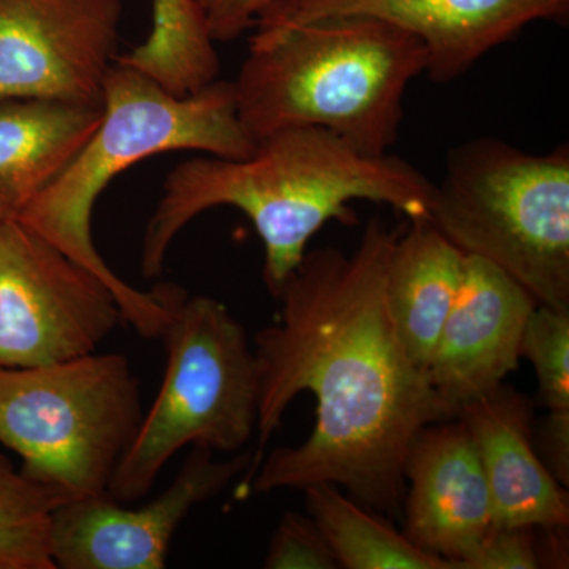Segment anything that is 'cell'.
<instances>
[{
    "label": "cell",
    "instance_id": "cell-1",
    "mask_svg": "<svg viewBox=\"0 0 569 569\" xmlns=\"http://www.w3.org/2000/svg\"><path fill=\"white\" fill-rule=\"evenodd\" d=\"M400 230L370 219L351 253L307 250L253 337L260 370L254 493L331 482L402 518L406 462L425 427L456 418L397 335L387 302Z\"/></svg>",
    "mask_w": 569,
    "mask_h": 569
},
{
    "label": "cell",
    "instance_id": "cell-2",
    "mask_svg": "<svg viewBox=\"0 0 569 569\" xmlns=\"http://www.w3.org/2000/svg\"><path fill=\"white\" fill-rule=\"evenodd\" d=\"M432 193L433 183L400 157L366 156L317 127L280 130L257 141L244 159L198 153L167 176L142 236V276L162 274L183 228L227 206L244 212L263 241V279L276 296L326 223L358 222L353 201L427 219Z\"/></svg>",
    "mask_w": 569,
    "mask_h": 569
},
{
    "label": "cell",
    "instance_id": "cell-3",
    "mask_svg": "<svg viewBox=\"0 0 569 569\" xmlns=\"http://www.w3.org/2000/svg\"><path fill=\"white\" fill-rule=\"evenodd\" d=\"M254 146L239 121L233 82L216 80L176 96L116 59L104 80L99 126L18 220L100 277L121 307L123 323L138 336L160 339L187 291L174 283L140 290L112 271L92 238L97 200L112 179L149 157L190 151L236 160Z\"/></svg>",
    "mask_w": 569,
    "mask_h": 569
},
{
    "label": "cell",
    "instance_id": "cell-4",
    "mask_svg": "<svg viewBox=\"0 0 569 569\" xmlns=\"http://www.w3.org/2000/svg\"><path fill=\"white\" fill-rule=\"evenodd\" d=\"M426 69L425 44L411 33L376 18L332 17L253 26L231 82L254 142L317 127L381 157L399 138L408 84Z\"/></svg>",
    "mask_w": 569,
    "mask_h": 569
},
{
    "label": "cell",
    "instance_id": "cell-5",
    "mask_svg": "<svg viewBox=\"0 0 569 569\" xmlns=\"http://www.w3.org/2000/svg\"><path fill=\"white\" fill-rule=\"evenodd\" d=\"M427 220L466 254L526 288L538 305L569 309V148L535 156L478 138L448 153Z\"/></svg>",
    "mask_w": 569,
    "mask_h": 569
},
{
    "label": "cell",
    "instance_id": "cell-6",
    "mask_svg": "<svg viewBox=\"0 0 569 569\" xmlns=\"http://www.w3.org/2000/svg\"><path fill=\"white\" fill-rule=\"evenodd\" d=\"M159 395L108 488L123 505L148 496L183 448L236 455L257 433L260 370L241 321L211 296L186 293L164 328Z\"/></svg>",
    "mask_w": 569,
    "mask_h": 569
},
{
    "label": "cell",
    "instance_id": "cell-7",
    "mask_svg": "<svg viewBox=\"0 0 569 569\" xmlns=\"http://www.w3.org/2000/svg\"><path fill=\"white\" fill-rule=\"evenodd\" d=\"M142 415L123 355L0 369V445L20 456L22 475L67 501L108 493Z\"/></svg>",
    "mask_w": 569,
    "mask_h": 569
},
{
    "label": "cell",
    "instance_id": "cell-8",
    "mask_svg": "<svg viewBox=\"0 0 569 569\" xmlns=\"http://www.w3.org/2000/svg\"><path fill=\"white\" fill-rule=\"evenodd\" d=\"M121 323L100 277L20 220L0 224V369L96 353Z\"/></svg>",
    "mask_w": 569,
    "mask_h": 569
},
{
    "label": "cell",
    "instance_id": "cell-9",
    "mask_svg": "<svg viewBox=\"0 0 569 569\" xmlns=\"http://www.w3.org/2000/svg\"><path fill=\"white\" fill-rule=\"evenodd\" d=\"M122 0H0V102L102 107Z\"/></svg>",
    "mask_w": 569,
    "mask_h": 569
},
{
    "label": "cell",
    "instance_id": "cell-10",
    "mask_svg": "<svg viewBox=\"0 0 569 569\" xmlns=\"http://www.w3.org/2000/svg\"><path fill=\"white\" fill-rule=\"evenodd\" d=\"M211 449L192 448L171 485L140 508H127L104 493L77 498L52 511L54 569H163L176 531L198 505L223 492L253 467L254 456L227 460Z\"/></svg>",
    "mask_w": 569,
    "mask_h": 569
},
{
    "label": "cell",
    "instance_id": "cell-11",
    "mask_svg": "<svg viewBox=\"0 0 569 569\" xmlns=\"http://www.w3.org/2000/svg\"><path fill=\"white\" fill-rule=\"evenodd\" d=\"M568 14L569 0H272L254 26L376 18L417 37L430 80L451 82L531 22H563Z\"/></svg>",
    "mask_w": 569,
    "mask_h": 569
},
{
    "label": "cell",
    "instance_id": "cell-12",
    "mask_svg": "<svg viewBox=\"0 0 569 569\" xmlns=\"http://www.w3.org/2000/svg\"><path fill=\"white\" fill-rule=\"evenodd\" d=\"M537 306L507 272L467 254L458 298L427 367L433 391L455 417L518 369L520 339Z\"/></svg>",
    "mask_w": 569,
    "mask_h": 569
},
{
    "label": "cell",
    "instance_id": "cell-13",
    "mask_svg": "<svg viewBox=\"0 0 569 569\" xmlns=\"http://www.w3.org/2000/svg\"><path fill=\"white\" fill-rule=\"evenodd\" d=\"M403 477V535L462 569L492 529L488 481L463 422L452 418L425 427L408 452Z\"/></svg>",
    "mask_w": 569,
    "mask_h": 569
},
{
    "label": "cell",
    "instance_id": "cell-14",
    "mask_svg": "<svg viewBox=\"0 0 569 569\" xmlns=\"http://www.w3.org/2000/svg\"><path fill=\"white\" fill-rule=\"evenodd\" d=\"M488 481L492 527L568 529V489L549 473L533 447V402L500 387L459 408Z\"/></svg>",
    "mask_w": 569,
    "mask_h": 569
},
{
    "label": "cell",
    "instance_id": "cell-15",
    "mask_svg": "<svg viewBox=\"0 0 569 569\" xmlns=\"http://www.w3.org/2000/svg\"><path fill=\"white\" fill-rule=\"evenodd\" d=\"M100 119L102 107L0 102V224L18 220L62 173Z\"/></svg>",
    "mask_w": 569,
    "mask_h": 569
},
{
    "label": "cell",
    "instance_id": "cell-16",
    "mask_svg": "<svg viewBox=\"0 0 569 569\" xmlns=\"http://www.w3.org/2000/svg\"><path fill=\"white\" fill-rule=\"evenodd\" d=\"M466 258L427 219L402 228L389 258V313L407 355L426 372L458 298Z\"/></svg>",
    "mask_w": 569,
    "mask_h": 569
},
{
    "label": "cell",
    "instance_id": "cell-17",
    "mask_svg": "<svg viewBox=\"0 0 569 569\" xmlns=\"http://www.w3.org/2000/svg\"><path fill=\"white\" fill-rule=\"evenodd\" d=\"M307 515L325 535L339 568L456 569L452 561L417 548L385 516L356 501L331 482L302 490Z\"/></svg>",
    "mask_w": 569,
    "mask_h": 569
},
{
    "label": "cell",
    "instance_id": "cell-18",
    "mask_svg": "<svg viewBox=\"0 0 569 569\" xmlns=\"http://www.w3.org/2000/svg\"><path fill=\"white\" fill-rule=\"evenodd\" d=\"M144 41L118 61L142 71L176 96L219 80L220 59L197 0H151Z\"/></svg>",
    "mask_w": 569,
    "mask_h": 569
},
{
    "label": "cell",
    "instance_id": "cell-19",
    "mask_svg": "<svg viewBox=\"0 0 569 569\" xmlns=\"http://www.w3.org/2000/svg\"><path fill=\"white\" fill-rule=\"evenodd\" d=\"M67 498L17 470L0 452V569H54L52 511Z\"/></svg>",
    "mask_w": 569,
    "mask_h": 569
},
{
    "label": "cell",
    "instance_id": "cell-20",
    "mask_svg": "<svg viewBox=\"0 0 569 569\" xmlns=\"http://www.w3.org/2000/svg\"><path fill=\"white\" fill-rule=\"evenodd\" d=\"M519 351L533 366L538 402L548 411L569 410V309L535 307Z\"/></svg>",
    "mask_w": 569,
    "mask_h": 569
},
{
    "label": "cell",
    "instance_id": "cell-21",
    "mask_svg": "<svg viewBox=\"0 0 569 569\" xmlns=\"http://www.w3.org/2000/svg\"><path fill=\"white\" fill-rule=\"evenodd\" d=\"M263 568L337 569L339 565L316 520L309 515L287 511L269 541Z\"/></svg>",
    "mask_w": 569,
    "mask_h": 569
},
{
    "label": "cell",
    "instance_id": "cell-22",
    "mask_svg": "<svg viewBox=\"0 0 569 569\" xmlns=\"http://www.w3.org/2000/svg\"><path fill=\"white\" fill-rule=\"evenodd\" d=\"M537 531L531 527H492L462 569L541 568Z\"/></svg>",
    "mask_w": 569,
    "mask_h": 569
},
{
    "label": "cell",
    "instance_id": "cell-23",
    "mask_svg": "<svg viewBox=\"0 0 569 569\" xmlns=\"http://www.w3.org/2000/svg\"><path fill=\"white\" fill-rule=\"evenodd\" d=\"M272 0H197L213 43H230L253 29Z\"/></svg>",
    "mask_w": 569,
    "mask_h": 569
},
{
    "label": "cell",
    "instance_id": "cell-24",
    "mask_svg": "<svg viewBox=\"0 0 569 569\" xmlns=\"http://www.w3.org/2000/svg\"><path fill=\"white\" fill-rule=\"evenodd\" d=\"M538 458L550 475L569 488V410L548 411L531 430Z\"/></svg>",
    "mask_w": 569,
    "mask_h": 569
}]
</instances>
